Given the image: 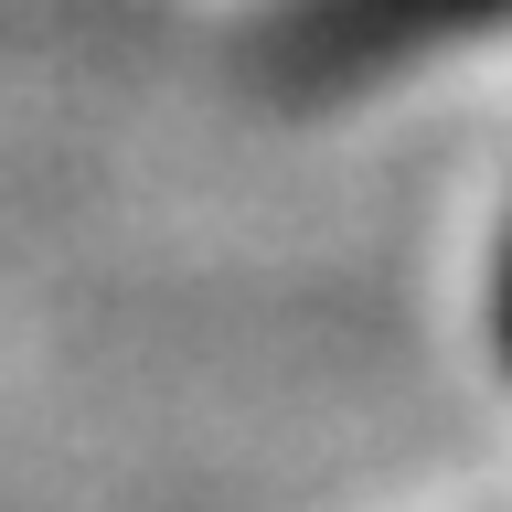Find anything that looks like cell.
<instances>
[{"label":"cell","mask_w":512,"mask_h":512,"mask_svg":"<svg viewBox=\"0 0 512 512\" xmlns=\"http://www.w3.org/2000/svg\"><path fill=\"white\" fill-rule=\"evenodd\" d=\"M512 22V0H299L278 22V54L299 75H374L395 54H438Z\"/></svg>","instance_id":"6da1fadb"}]
</instances>
